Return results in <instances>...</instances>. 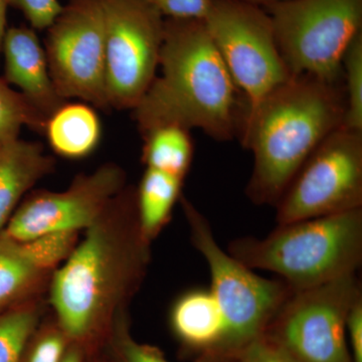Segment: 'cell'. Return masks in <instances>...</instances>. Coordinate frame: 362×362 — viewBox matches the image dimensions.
<instances>
[{"label": "cell", "mask_w": 362, "mask_h": 362, "mask_svg": "<svg viewBox=\"0 0 362 362\" xmlns=\"http://www.w3.org/2000/svg\"><path fill=\"white\" fill-rule=\"evenodd\" d=\"M84 233L52 274L49 295L57 324L83 349L108 332L148 269L150 243L138 223L135 188H124Z\"/></svg>", "instance_id": "cell-1"}, {"label": "cell", "mask_w": 362, "mask_h": 362, "mask_svg": "<svg viewBox=\"0 0 362 362\" xmlns=\"http://www.w3.org/2000/svg\"><path fill=\"white\" fill-rule=\"evenodd\" d=\"M158 69L132 110L142 136L177 125L201 129L218 141L239 138L247 103L204 21H164Z\"/></svg>", "instance_id": "cell-2"}, {"label": "cell", "mask_w": 362, "mask_h": 362, "mask_svg": "<svg viewBox=\"0 0 362 362\" xmlns=\"http://www.w3.org/2000/svg\"><path fill=\"white\" fill-rule=\"evenodd\" d=\"M345 112L343 77L309 75H293L247 109L239 135L254 158L247 199L275 206L312 152L342 127Z\"/></svg>", "instance_id": "cell-3"}, {"label": "cell", "mask_w": 362, "mask_h": 362, "mask_svg": "<svg viewBox=\"0 0 362 362\" xmlns=\"http://www.w3.org/2000/svg\"><path fill=\"white\" fill-rule=\"evenodd\" d=\"M252 270L271 272L293 292L357 274L362 263V209L278 225L226 250Z\"/></svg>", "instance_id": "cell-4"}, {"label": "cell", "mask_w": 362, "mask_h": 362, "mask_svg": "<svg viewBox=\"0 0 362 362\" xmlns=\"http://www.w3.org/2000/svg\"><path fill=\"white\" fill-rule=\"evenodd\" d=\"M180 202L189 226L192 244L209 269V289L225 319L228 359L233 362L247 343L265 332L292 291L280 279L257 275L221 249L206 216L183 195Z\"/></svg>", "instance_id": "cell-5"}, {"label": "cell", "mask_w": 362, "mask_h": 362, "mask_svg": "<svg viewBox=\"0 0 362 362\" xmlns=\"http://www.w3.org/2000/svg\"><path fill=\"white\" fill-rule=\"evenodd\" d=\"M293 75L342 78V59L362 33V0H291L264 8Z\"/></svg>", "instance_id": "cell-6"}, {"label": "cell", "mask_w": 362, "mask_h": 362, "mask_svg": "<svg viewBox=\"0 0 362 362\" xmlns=\"http://www.w3.org/2000/svg\"><path fill=\"white\" fill-rule=\"evenodd\" d=\"M361 298L357 274L292 291L264 333L300 362H351L346 319L352 305Z\"/></svg>", "instance_id": "cell-7"}, {"label": "cell", "mask_w": 362, "mask_h": 362, "mask_svg": "<svg viewBox=\"0 0 362 362\" xmlns=\"http://www.w3.org/2000/svg\"><path fill=\"white\" fill-rule=\"evenodd\" d=\"M204 23L247 109L292 77L265 9L240 0H214Z\"/></svg>", "instance_id": "cell-8"}, {"label": "cell", "mask_w": 362, "mask_h": 362, "mask_svg": "<svg viewBox=\"0 0 362 362\" xmlns=\"http://www.w3.org/2000/svg\"><path fill=\"white\" fill-rule=\"evenodd\" d=\"M275 207L278 225L362 209V132L340 127L328 135Z\"/></svg>", "instance_id": "cell-9"}, {"label": "cell", "mask_w": 362, "mask_h": 362, "mask_svg": "<svg viewBox=\"0 0 362 362\" xmlns=\"http://www.w3.org/2000/svg\"><path fill=\"white\" fill-rule=\"evenodd\" d=\"M111 109L133 110L153 82L164 21L150 0H101Z\"/></svg>", "instance_id": "cell-10"}, {"label": "cell", "mask_w": 362, "mask_h": 362, "mask_svg": "<svg viewBox=\"0 0 362 362\" xmlns=\"http://www.w3.org/2000/svg\"><path fill=\"white\" fill-rule=\"evenodd\" d=\"M45 49L59 96L111 110L107 97L106 47L101 0H69L47 30Z\"/></svg>", "instance_id": "cell-11"}, {"label": "cell", "mask_w": 362, "mask_h": 362, "mask_svg": "<svg viewBox=\"0 0 362 362\" xmlns=\"http://www.w3.org/2000/svg\"><path fill=\"white\" fill-rule=\"evenodd\" d=\"M120 166L106 163L94 173L78 175L64 192L39 190L25 197L2 233L25 242L62 232L88 230L125 188Z\"/></svg>", "instance_id": "cell-12"}, {"label": "cell", "mask_w": 362, "mask_h": 362, "mask_svg": "<svg viewBox=\"0 0 362 362\" xmlns=\"http://www.w3.org/2000/svg\"><path fill=\"white\" fill-rule=\"evenodd\" d=\"M78 240L74 232L18 242L0 233V313L35 299Z\"/></svg>", "instance_id": "cell-13"}, {"label": "cell", "mask_w": 362, "mask_h": 362, "mask_svg": "<svg viewBox=\"0 0 362 362\" xmlns=\"http://www.w3.org/2000/svg\"><path fill=\"white\" fill-rule=\"evenodd\" d=\"M1 56L4 59V78L7 84L18 87V92L45 120L68 102L57 92L45 47L30 26L7 28Z\"/></svg>", "instance_id": "cell-14"}, {"label": "cell", "mask_w": 362, "mask_h": 362, "mask_svg": "<svg viewBox=\"0 0 362 362\" xmlns=\"http://www.w3.org/2000/svg\"><path fill=\"white\" fill-rule=\"evenodd\" d=\"M169 325L181 347L197 362H230L225 319L209 288L181 293L171 305Z\"/></svg>", "instance_id": "cell-15"}, {"label": "cell", "mask_w": 362, "mask_h": 362, "mask_svg": "<svg viewBox=\"0 0 362 362\" xmlns=\"http://www.w3.org/2000/svg\"><path fill=\"white\" fill-rule=\"evenodd\" d=\"M54 168L39 142L14 140L0 146V233L37 181Z\"/></svg>", "instance_id": "cell-16"}, {"label": "cell", "mask_w": 362, "mask_h": 362, "mask_svg": "<svg viewBox=\"0 0 362 362\" xmlns=\"http://www.w3.org/2000/svg\"><path fill=\"white\" fill-rule=\"evenodd\" d=\"M44 134L58 156L68 159L85 158L99 145L101 121L90 105L66 102L47 118Z\"/></svg>", "instance_id": "cell-17"}, {"label": "cell", "mask_w": 362, "mask_h": 362, "mask_svg": "<svg viewBox=\"0 0 362 362\" xmlns=\"http://www.w3.org/2000/svg\"><path fill=\"white\" fill-rule=\"evenodd\" d=\"M182 178L146 168L135 188L136 213L143 237L156 239L173 216L176 202L182 195Z\"/></svg>", "instance_id": "cell-18"}, {"label": "cell", "mask_w": 362, "mask_h": 362, "mask_svg": "<svg viewBox=\"0 0 362 362\" xmlns=\"http://www.w3.org/2000/svg\"><path fill=\"white\" fill-rule=\"evenodd\" d=\"M142 161L146 168L156 169L185 180L192 166L194 143L190 130L165 125L142 136Z\"/></svg>", "instance_id": "cell-19"}, {"label": "cell", "mask_w": 362, "mask_h": 362, "mask_svg": "<svg viewBox=\"0 0 362 362\" xmlns=\"http://www.w3.org/2000/svg\"><path fill=\"white\" fill-rule=\"evenodd\" d=\"M40 314L35 299L0 313V362H23L26 347L39 328Z\"/></svg>", "instance_id": "cell-20"}, {"label": "cell", "mask_w": 362, "mask_h": 362, "mask_svg": "<svg viewBox=\"0 0 362 362\" xmlns=\"http://www.w3.org/2000/svg\"><path fill=\"white\" fill-rule=\"evenodd\" d=\"M45 122L23 94L0 78V146L18 139L23 127L44 133Z\"/></svg>", "instance_id": "cell-21"}, {"label": "cell", "mask_w": 362, "mask_h": 362, "mask_svg": "<svg viewBox=\"0 0 362 362\" xmlns=\"http://www.w3.org/2000/svg\"><path fill=\"white\" fill-rule=\"evenodd\" d=\"M346 112L342 127L362 132V33L351 40L342 59Z\"/></svg>", "instance_id": "cell-22"}, {"label": "cell", "mask_w": 362, "mask_h": 362, "mask_svg": "<svg viewBox=\"0 0 362 362\" xmlns=\"http://www.w3.org/2000/svg\"><path fill=\"white\" fill-rule=\"evenodd\" d=\"M108 333L112 354L116 362H170L160 349L138 342L133 338L125 311L116 317Z\"/></svg>", "instance_id": "cell-23"}, {"label": "cell", "mask_w": 362, "mask_h": 362, "mask_svg": "<svg viewBox=\"0 0 362 362\" xmlns=\"http://www.w3.org/2000/svg\"><path fill=\"white\" fill-rule=\"evenodd\" d=\"M71 343L58 324L45 328L33 335L23 362H62Z\"/></svg>", "instance_id": "cell-24"}, {"label": "cell", "mask_w": 362, "mask_h": 362, "mask_svg": "<svg viewBox=\"0 0 362 362\" xmlns=\"http://www.w3.org/2000/svg\"><path fill=\"white\" fill-rule=\"evenodd\" d=\"M233 362H300L289 350L266 333L247 343Z\"/></svg>", "instance_id": "cell-25"}, {"label": "cell", "mask_w": 362, "mask_h": 362, "mask_svg": "<svg viewBox=\"0 0 362 362\" xmlns=\"http://www.w3.org/2000/svg\"><path fill=\"white\" fill-rule=\"evenodd\" d=\"M7 6L18 9L33 30H47L63 11L59 0H6Z\"/></svg>", "instance_id": "cell-26"}, {"label": "cell", "mask_w": 362, "mask_h": 362, "mask_svg": "<svg viewBox=\"0 0 362 362\" xmlns=\"http://www.w3.org/2000/svg\"><path fill=\"white\" fill-rule=\"evenodd\" d=\"M214 0H150L165 20L202 21L209 16Z\"/></svg>", "instance_id": "cell-27"}, {"label": "cell", "mask_w": 362, "mask_h": 362, "mask_svg": "<svg viewBox=\"0 0 362 362\" xmlns=\"http://www.w3.org/2000/svg\"><path fill=\"white\" fill-rule=\"evenodd\" d=\"M346 340L351 362H362V298L352 305L347 315Z\"/></svg>", "instance_id": "cell-28"}, {"label": "cell", "mask_w": 362, "mask_h": 362, "mask_svg": "<svg viewBox=\"0 0 362 362\" xmlns=\"http://www.w3.org/2000/svg\"><path fill=\"white\" fill-rule=\"evenodd\" d=\"M83 358H84L83 347L75 343H71L62 362H83Z\"/></svg>", "instance_id": "cell-29"}, {"label": "cell", "mask_w": 362, "mask_h": 362, "mask_svg": "<svg viewBox=\"0 0 362 362\" xmlns=\"http://www.w3.org/2000/svg\"><path fill=\"white\" fill-rule=\"evenodd\" d=\"M6 0H0V56H1L2 42L6 33V16H7Z\"/></svg>", "instance_id": "cell-30"}, {"label": "cell", "mask_w": 362, "mask_h": 362, "mask_svg": "<svg viewBox=\"0 0 362 362\" xmlns=\"http://www.w3.org/2000/svg\"><path fill=\"white\" fill-rule=\"evenodd\" d=\"M240 1L247 2L252 6L262 7V8H267V7L284 4V2L291 1V0H240Z\"/></svg>", "instance_id": "cell-31"}, {"label": "cell", "mask_w": 362, "mask_h": 362, "mask_svg": "<svg viewBox=\"0 0 362 362\" xmlns=\"http://www.w3.org/2000/svg\"><path fill=\"white\" fill-rule=\"evenodd\" d=\"M96 362H99V361H96Z\"/></svg>", "instance_id": "cell-32"}]
</instances>
